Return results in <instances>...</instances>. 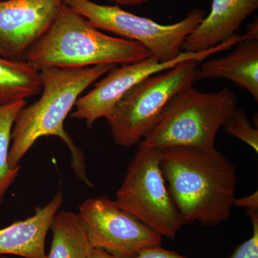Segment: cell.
<instances>
[{"mask_svg":"<svg viewBox=\"0 0 258 258\" xmlns=\"http://www.w3.org/2000/svg\"><path fill=\"white\" fill-rule=\"evenodd\" d=\"M168 191L184 225L217 226L230 217L235 200V166L215 148L159 149Z\"/></svg>","mask_w":258,"mask_h":258,"instance_id":"obj_1","label":"cell"},{"mask_svg":"<svg viewBox=\"0 0 258 258\" xmlns=\"http://www.w3.org/2000/svg\"><path fill=\"white\" fill-rule=\"evenodd\" d=\"M115 66L40 68L42 96L30 106H24L15 119L8 156L10 166L20 165V161L39 139L58 137L69 147L72 159L71 165L78 178L92 187V182L88 177L85 158L64 129V120L83 91Z\"/></svg>","mask_w":258,"mask_h":258,"instance_id":"obj_2","label":"cell"},{"mask_svg":"<svg viewBox=\"0 0 258 258\" xmlns=\"http://www.w3.org/2000/svg\"><path fill=\"white\" fill-rule=\"evenodd\" d=\"M24 56L38 69H80L132 63L151 54L139 42L103 33L64 3L46 33Z\"/></svg>","mask_w":258,"mask_h":258,"instance_id":"obj_3","label":"cell"},{"mask_svg":"<svg viewBox=\"0 0 258 258\" xmlns=\"http://www.w3.org/2000/svg\"><path fill=\"white\" fill-rule=\"evenodd\" d=\"M237 103V97L229 88L212 93L201 92L192 86L184 88L168 103L139 147L214 149L217 132L235 111Z\"/></svg>","mask_w":258,"mask_h":258,"instance_id":"obj_4","label":"cell"},{"mask_svg":"<svg viewBox=\"0 0 258 258\" xmlns=\"http://www.w3.org/2000/svg\"><path fill=\"white\" fill-rule=\"evenodd\" d=\"M201 62L197 59L182 61L149 76L125 93L106 118L115 144L131 147L140 143L171 100L197 81Z\"/></svg>","mask_w":258,"mask_h":258,"instance_id":"obj_5","label":"cell"},{"mask_svg":"<svg viewBox=\"0 0 258 258\" xmlns=\"http://www.w3.org/2000/svg\"><path fill=\"white\" fill-rule=\"evenodd\" d=\"M64 3L96 28L139 42L161 62L174 60L182 53L185 39L206 16L205 10L195 9L178 23L161 25L125 11L119 5L91 0H64Z\"/></svg>","mask_w":258,"mask_h":258,"instance_id":"obj_6","label":"cell"},{"mask_svg":"<svg viewBox=\"0 0 258 258\" xmlns=\"http://www.w3.org/2000/svg\"><path fill=\"white\" fill-rule=\"evenodd\" d=\"M114 202L161 237L174 240L184 225L161 172L159 149L139 147Z\"/></svg>","mask_w":258,"mask_h":258,"instance_id":"obj_7","label":"cell"},{"mask_svg":"<svg viewBox=\"0 0 258 258\" xmlns=\"http://www.w3.org/2000/svg\"><path fill=\"white\" fill-rule=\"evenodd\" d=\"M80 220L92 248L118 258H134L147 247L161 245L162 237L107 196L88 198L79 207Z\"/></svg>","mask_w":258,"mask_h":258,"instance_id":"obj_8","label":"cell"},{"mask_svg":"<svg viewBox=\"0 0 258 258\" xmlns=\"http://www.w3.org/2000/svg\"><path fill=\"white\" fill-rule=\"evenodd\" d=\"M237 42L238 39L233 37L209 50L199 52H182L177 58L167 62H161L151 55L138 62L122 64L120 68L115 66L95 84L91 91L80 97L71 117L85 120L87 126L92 127L97 120L106 118L125 93L149 76L190 59L203 62L210 56L230 50Z\"/></svg>","mask_w":258,"mask_h":258,"instance_id":"obj_9","label":"cell"},{"mask_svg":"<svg viewBox=\"0 0 258 258\" xmlns=\"http://www.w3.org/2000/svg\"><path fill=\"white\" fill-rule=\"evenodd\" d=\"M63 5L64 0H1L2 55H25L46 33Z\"/></svg>","mask_w":258,"mask_h":258,"instance_id":"obj_10","label":"cell"},{"mask_svg":"<svg viewBox=\"0 0 258 258\" xmlns=\"http://www.w3.org/2000/svg\"><path fill=\"white\" fill-rule=\"evenodd\" d=\"M62 203L63 194L60 190L45 206L37 207L31 217L0 229V256L47 258V233Z\"/></svg>","mask_w":258,"mask_h":258,"instance_id":"obj_11","label":"cell"},{"mask_svg":"<svg viewBox=\"0 0 258 258\" xmlns=\"http://www.w3.org/2000/svg\"><path fill=\"white\" fill-rule=\"evenodd\" d=\"M258 8V0H212L211 10L185 39L181 51L199 52L227 41Z\"/></svg>","mask_w":258,"mask_h":258,"instance_id":"obj_12","label":"cell"},{"mask_svg":"<svg viewBox=\"0 0 258 258\" xmlns=\"http://www.w3.org/2000/svg\"><path fill=\"white\" fill-rule=\"evenodd\" d=\"M244 35V38L229 55L200 63L197 81L230 80L245 89L258 102V39H247Z\"/></svg>","mask_w":258,"mask_h":258,"instance_id":"obj_13","label":"cell"},{"mask_svg":"<svg viewBox=\"0 0 258 258\" xmlns=\"http://www.w3.org/2000/svg\"><path fill=\"white\" fill-rule=\"evenodd\" d=\"M41 90L40 70L36 66L0 55V106L25 101Z\"/></svg>","mask_w":258,"mask_h":258,"instance_id":"obj_14","label":"cell"},{"mask_svg":"<svg viewBox=\"0 0 258 258\" xmlns=\"http://www.w3.org/2000/svg\"><path fill=\"white\" fill-rule=\"evenodd\" d=\"M50 230L52 239L47 258H89L92 247L78 214L59 211Z\"/></svg>","mask_w":258,"mask_h":258,"instance_id":"obj_15","label":"cell"},{"mask_svg":"<svg viewBox=\"0 0 258 258\" xmlns=\"http://www.w3.org/2000/svg\"><path fill=\"white\" fill-rule=\"evenodd\" d=\"M26 104L25 101L0 106V205L10 186L19 175L21 166L12 167L8 162L12 131L19 112Z\"/></svg>","mask_w":258,"mask_h":258,"instance_id":"obj_16","label":"cell"},{"mask_svg":"<svg viewBox=\"0 0 258 258\" xmlns=\"http://www.w3.org/2000/svg\"><path fill=\"white\" fill-rule=\"evenodd\" d=\"M223 128L227 134L247 144L257 154L258 130L251 125L242 110L236 108Z\"/></svg>","mask_w":258,"mask_h":258,"instance_id":"obj_17","label":"cell"},{"mask_svg":"<svg viewBox=\"0 0 258 258\" xmlns=\"http://www.w3.org/2000/svg\"><path fill=\"white\" fill-rule=\"evenodd\" d=\"M252 220V235L236 247L230 258H258V210H246Z\"/></svg>","mask_w":258,"mask_h":258,"instance_id":"obj_18","label":"cell"},{"mask_svg":"<svg viewBox=\"0 0 258 258\" xmlns=\"http://www.w3.org/2000/svg\"><path fill=\"white\" fill-rule=\"evenodd\" d=\"M134 258H188L174 251L163 248L161 245L147 247L139 252Z\"/></svg>","mask_w":258,"mask_h":258,"instance_id":"obj_19","label":"cell"},{"mask_svg":"<svg viewBox=\"0 0 258 258\" xmlns=\"http://www.w3.org/2000/svg\"><path fill=\"white\" fill-rule=\"evenodd\" d=\"M245 208L246 210H258L257 191L251 194L248 196L239 199H235L234 206Z\"/></svg>","mask_w":258,"mask_h":258,"instance_id":"obj_20","label":"cell"},{"mask_svg":"<svg viewBox=\"0 0 258 258\" xmlns=\"http://www.w3.org/2000/svg\"><path fill=\"white\" fill-rule=\"evenodd\" d=\"M110 3L116 5H123V6H137V5H142L148 2L153 1V0H108Z\"/></svg>","mask_w":258,"mask_h":258,"instance_id":"obj_21","label":"cell"},{"mask_svg":"<svg viewBox=\"0 0 258 258\" xmlns=\"http://www.w3.org/2000/svg\"><path fill=\"white\" fill-rule=\"evenodd\" d=\"M89 258H118L108 253L103 249L98 248L91 249L90 252Z\"/></svg>","mask_w":258,"mask_h":258,"instance_id":"obj_22","label":"cell"},{"mask_svg":"<svg viewBox=\"0 0 258 258\" xmlns=\"http://www.w3.org/2000/svg\"><path fill=\"white\" fill-rule=\"evenodd\" d=\"M0 258H10V257H6V256H5V255H1V256H0Z\"/></svg>","mask_w":258,"mask_h":258,"instance_id":"obj_23","label":"cell"},{"mask_svg":"<svg viewBox=\"0 0 258 258\" xmlns=\"http://www.w3.org/2000/svg\"><path fill=\"white\" fill-rule=\"evenodd\" d=\"M0 55H2V51H1V50H0Z\"/></svg>","mask_w":258,"mask_h":258,"instance_id":"obj_24","label":"cell"},{"mask_svg":"<svg viewBox=\"0 0 258 258\" xmlns=\"http://www.w3.org/2000/svg\"><path fill=\"white\" fill-rule=\"evenodd\" d=\"M0 1H1V0H0Z\"/></svg>","mask_w":258,"mask_h":258,"instance_id":"obj_25","label":"cell"}]
</instances>
